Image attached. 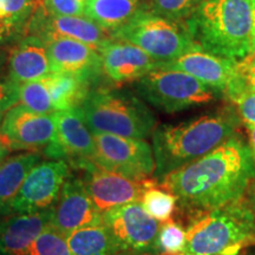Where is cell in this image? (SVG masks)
Listing matches in <instances>:
<instances>
[{
    "instance_id": "21",
    "label": "cell",
    "mask_w": 255,
    "mask_h": 255,
    "mask_svg": "<svg viewBox=\"0 0 255 255\" xmlns=\"http://www.w3.org/2000/svg\"><path fill=\"white\" fill-rule=\"evenodd\" d=\"M39 162L38 152H23L0 162V216L8 214L25 177Z\"/></svg>"
},
{
    "instance_id": "27",
    "label": "cell",
    "mask_w": 255,
    "mask_h": 255,
    "mask_svg": "<svg viewBox=\"0 0 255 255\" xmlns=\"http://www.w3.org/2000/svg\"><path fill=\"white\" fill-rule=\"evenodd\" d=\"M225 95L235 105L242 122L246 126H255V90L247 87L239 71L228 84Z\"/></svg>"
},
{
    "instance_id": "6",
    "label": "cell",
    "mask_w": 255,
    "mask_h": 255,
    "mask_svg": "<svg viewBox=\"0 0 255 255\" xmlns=\"http://www.w3.org/2000/svg\"><path fill=\"white\" fill-rule=\"evenodd\" d=\"M110 37L138 46L159 64L176 59L199 46L186 21L162 17L142 7Z\"/></svg>"
},
{
    "instance_id": "36",
    "label": "cell",
    "mask_w": 255,
    "mask_h": 255,
    "mask_svg": "<svg viewBox=\"0 0 255 255\" xmlns=\"http://www.w3.org/2000/svg\"><path fill=\"white\" fill-rule=\"evenodd\" d=\"M255 52V0H252V28H251V52L250 57Z\"/></svg>"
},
{
    "instance_id": "9",
    "label": "cell",
    "mask_w": 255,
    "mask_h": 255,
    "mask_svg": "<svg viewBox=\"0 0 255 255\" xmlns=\"http://www.w3.org/2000/svg\"><path fill=\"white\" fill-rule=\"evenodd\" d=\"M103 225L124 253L157 255L161 223L152 219L139 202L128 203L103 213Z\"/></svg>"
},
{
    "instance_id": "18",
    "label": "cell",
    "mask_w": 255,
    "mask_h": 255,
    "mask_svg": "<svg viewBox=\"0 0 255 255\" xmlns=\"http://www.w3.org/2000/svg\"><path fill=\"white\" fill-rule=\"evenodd\" d=\"M52 73L77 76L96 82L103 73L100 51L72 39H53L47 43Z\"/></svg>"
},
{
    "instance_id": "5",
    "label": "cell",
    "mask_w": 255,
    "mask_h": 255,
    "mask_svg": "<svg viewBox=\"0 0 255 255\" xmlns=\"http://www.w3.org/2000/svg\"><path fill=\"white\" fill-rule=\"evenodd\" d=\"M78 109L92 133L145 139L156 128L148 105L129 91L92 89Z\"/></svg>"
},
{
    "instance_id": "2",
    "label": "cell",
    "mask_w": 255,
    "mask_h": 255,
    "mask_svg": "<svg viewBox=\"0 0 255 255\" xmlns=\"http://www.w3.org/2000/svg\"><path fill=\"white\" fill-rule=\"evenodd\" d=\"M240 117L234 108L223 107L214 113L180 124H162L152 132L155 180L205 156L237 135Z\"/></svg>"
},
{
    "instance_id": "29",
    "label": "cell",
    "mask_w": 255,
    "mask_h": 255,
    "mask_svg": "<svg viewBox=\"0 0 255 255\" xmlns=\"http://www.w3.org/2000/svg\"><path fill=\"white\" fill-rule=\"evenodd\" d=\"M205 0H145L144 8L174 20L186 21Z\"/></svg>"
},
{
    "instance_id": "32",
    "label": "cell",
    "mask_w": 255,
    "mask_h": 255,
    "mask_svg": "<svg viewBox=\"0 0 255 255\" xmlns=\"http://www.w3.org/2000/svg\"><path fill=\"white\" fill-rule=\"evenodd\" d=\"M18 103V84L11 77L8 53L0 50V120L6 111Z\"/></svg>"
},
{
    "instance_id": "26",
    "label": "cell",
    "mask_w": 255,
    "mask_h": 255,
    "mask_svg": "<svg viewBox=\"0 0 255 255\" xmlns=\"http://www.w3.org/2000/svg\"><path fill=\"white\" fill-rule=\"evenodd\" d=\"M139 203L152 219L161 223L173 219L177 207L176 197L169 191L162 189L158 182L146 188Z\"/></svg>"
},
{
    "instance_id": "28",
    "label": "cell",
    "mask_w": 255,
    "mask_h": 255,
    "mask_svg": "<svg viewBox=\"0 0 255 255\" xmlns=\"http://www.w3.org/2000/svg\"><path fill=\"white\" fill-rule=\"evenodd\" d=\"M18 102L34 113L44 115L55 113L45 78L18 84Z\"/></svg>"
},
{
    "instance_id": "8",
    "label": "cell",
    "mask_w": 255,
    "mask_h": 255,
    "mask_svg": "<svg viewBox=\"0 0 255 255\" xmlns=\"http://www.w3.org/2000/svg\"><path fill=\"white\" fill-rule=\"evenodd\" d=\"M94 163L130 180L146 181L155 174L152 146L145 139L110 133H94Z\"/></svg>"
},
{
    "instance_id": "12",
    "label": "cell",
    "mask_w": 255,
    "mask_h": 255,
    "mask_svg": "<svg viewBox=\"0 0 255 255\" xmlns=\"http://www.w3.org/2000/svg\"><path fill=\"white\" fill-rule=\"evenodd\" d=\"M78 170L84 171L81 177L82 182L102 214L116 207L139 202L146 188L157 182L155 178L146 181L130 180L120 174L105 170L94 162H87Z\"/></svg>"
},
{
    "instance_id": "23",
    "label": "cell",
    "mask_w": 255,
    "mask_h": 255,
    "mask_svg": "<svg viewBox=\"0 0 255 255\" xmlns=\"http://www.w3.org/2000/svg\"><path fill=\"white\" fill-rule=\"evenodd\" d=\"M45 81L55 113L81 107L95 83L87 78L60 73H52Z\"/></svg>"
},
{
    "instance_id": "14",
    "label": "cell",
    "mask_w": 255,
    "mask_h": 255,
    "mask_svg": "<svg viewBox=\"0 0 255 255\" xmlns=\"http://www.w3.org/2000/svg\"><path fill=\"white\" fill-rule=\"evenodd\" d=\"M102 223L103 214L95 206L82 180L70 175L53 206L51 226L66 238L77 229Z\"/></svg>"
},
{
    "instance_id": "24",
    "label": "cell",
    "mask_w": 255,
    "mask_h": 255,
    "mask_svg": "<svg viewBox=\"0 0 255 255\" xmlns=\"http://www.w3.org/2000/svg\"><path fill=\"white\" fill-rule=\"evenodd\" d=\"M72 255H115L124 253L120 250L111 233L105 226H90L72 232L66 237Z\"/></svg>"
},
{
    "instance_id": "34",
    "label": "cell",
    "mask_w": 255,
    "mask_h": 255,
    "mask_svg": "<svg viewBox=\"0 0 255 255\" xmlns=\"http://www.w3.org/2000/svg\"><path fill=\"white\" fill-rule=\"evenodd\" d=\"M238 71L247 87L255 90V58H246L239 62Z\"/></svg>"
},
{
    "instance_id": "20",
    "label": "cell",
    "mask_w": 255,
    "mask_h": 255,
    "mask_svg": "<svg viewBox=\"0 0 255 255\" xmlns=\"http://www.w3.org/2000/svg\"><path fill=\"white\" fill-rule=\"evenodd\" d=\"M8 68L12 79L17 84L49 77L52 70L46 41L28 34L9 52Z\"/></svg>"
},
{
    "instance_id": "16",
    "label": "cell",
    "mask_w": 255,
    "mask_h": 255,
    "mask_svg": "<svg viewBox=\"0 0 255 255\" xmlns=\"http://www.w3.org/2000/svg\"><path fill=\"white\" fill-rule=\"evenodd\" d=\"M238 63L197 46L176 59L161 63L158 68L183 71L219 94H225L228 84L237 75Z\"/></svg>"
},
{
    "instance_id": "7",
    "label": "cell",
    "mask_w": 255,
    "mask_h": 255,
    "mask_svg": "<svg viewBox=\"0 0 255 255\" xmlns=\"http://www.w3.org/2000/svg\"><path fill=\"white\" fill-rule=\"evenodd\" d=\"M135 88L143 100L168 114L208 104L219 94L186 72L163 68L146 73Z\"/></svg>"
},
{
    "instance_id": "33",
    "label": "cell",
    "mask_w": 255,
    "mask_h": 255,
    "mask_svg": "<svg viewBox=\"0 0 255 255\" xmlns=\"http://www.w3.org/2000/svg\"><path fill=\"white\" fill-rule=\"evenodd\" d=\"M46 13L59 17H82L85 15V0H41Z\"/></svg>"
},
{
    "instance_id": "17",
    "label": "cell",
    "mask_w": 255,
    "mask_h": 255,
    "mask_svg": "<svg viewBox=\"0 0 255 255\" xmlns=\"http://www.w3.org/2000/svg\"><path fill=\"white\" fill-rule=\"evenodd\" d=\"M100 53L103 73L114 83L136 82L159 65L157 60L128 41L110 39Z\"/></svg>"
},
{
    "instance_id": "39",
    "label": "cell",
    "mask_w": 255,
    "mask_h": 255,
    "mask_svg": "<svg viewBox=\"0 0 255 255\" xmlns=\"http://www.w3.org/2000/svg\"><path fill=\"white\" fill-rule=\"evenodd\" d=\"M115 255H133V254H129V253H119V254H115Z\"/></svg>"
},
{
    "instance_id": "19",
    "label": "cell",
    "mask_w": 255,
    "mask_h": 255,
    "mask_svg": "<svg viewBox=\"0 0 255 255\" xmlns=\"http://www.w3.org/2000/svg\"><path fill=\"white\" fill-rule=\"evenodd\" d=\"M53 208L0 216V255H28L32 242L51 225Z\"/></svg>"
},
{
    "instance_id": "37",
    "label": "cell",
    "mask_w": 255,
    "mask_h": 255,
    "mask_svg": "<svg viewBox=\"0 0 255 255\" xmlns=\"http://www.w3.org/2000/svg\"><path fill=\"white\" fill-rule=\"evenodd\" d=\"M247 201H248V205H250L252 212L254 213L255 215V178L253 180V182L251 183V186L248 187L247 189Z\"/></svg>"
},
{
    "instance_id": "13",
    "label": "cell",
    "mask_w": 255,
    "mask_h": 255,
    "mask_svg": "<svg viewBox=\"0 0 255 255\" xmlns=\"http://www.w3.org/2000/svg\"><path fill=\"white\" fill-rule=\"evenodd\" d=\"M56 136L45 149V154L53 159L68 161L78 169L87 162H94V133L83 119L78 108L56 111Z\"/></svg>"
},
{
    "instance_id": "10",
    "label": "cell",
    "mask_w": 255,
    "mask_h": 255,
    "mask_svg": "<svg viewBox=\"0 0 255 255\" xmlns=\"http://www.w3.org/2000/svg\"><path fill=\"white\" fill-rule=\"evenodd\" d=\"M71 168L64 159L39 162L26 175L8 214L34 213L51 209L56 205Z\"/></svg>"
},
{
    "instance_id": "4",
    "label": "cell",
    "mask_w": 255,
    "mask_h": 255,
    "mask_svg": "<svg viewBox=\"0 0 255 255\" xmlns=\"http://www.w3.org/2000/svg\"><path fill=\"white\" fill-rule=\"evenodd\" d=\"M255 246V215L246 197L203 213L186 229L181 255H240Z\"/></svg>"
},
{
    "instance_id": "1",
    "label": "cell",
    "mask_w": 255,
    "mask_h": 255,
    "mask_svg": "<svg viewBox=\"0 0 255 255\" xmlns=\"http://www.w3.org/2000/svg\"><path fill=\"white\" fill-rule=\"evenodd\" d=\"M255 178L248 143L238 133L214 150L159 180L176 197L177 207L195 216L245 196Z\"/></svg>"
},
{
    "instance_id": "38",
    "label": "cell",
    "mask_w": 255,
    "mask_h": 255,
    "mask_svg": "<svg viewBox=\"0 0 255 255\" xmlns=\"http://www.w3.org/2000/svg\"><path fill=\"white\" fill-rule=\"evenodd\" d=\"M8 151H9L8 149L6 148L4 144H1V143H0V162H1L2 159H4L6 156H7Z\"/></svg>"
},
{
    "instance_id": "22",
    "label": "cell",
    "mask_w": 255,
    "mask_h": 255,
    "mask_svg": "<svg viewBox=\"0 0 255 255\" xmlns=\"http://www.w3.org/2000/svg\"><path fill=\"white\" fill-rule=\"evenodd\" d=\"M141 8L139 0H85V17L111 34Z\"/></svg>"
},
{
    "instance_id": "3",
    "label": "cell",
    "mask_w": 255,
    "mask_h": 255,
    "mask_svg": "<svg viewBox=\"0 0 255 255\" xmlns=\"http://www.w3.org/2000/svg\"><path fill=\"white\" fill-rule=\"evenodd\" d=\"M186 24L203 50L237 62L250 57L252 0H205Z\"/></svg>"
},
{
    "instance_id": "30",
    "label": "cell",
    "mask_w": 255,
    "mask_h": 255,
    "mask_svg": "<svg viewBox=\"0 0 255 255\" xmlns=\"http://www.w3.org/2000/svg\"><path fill=\"white\" fill-rule=\"evenodd\" d=\"M186 245V231L180 223L162 222L157 235V255H181Z\"/></svg>"
},
{
    "instance_id": "35",
    "label": "cell",
    "mask_w": 255,
    "mask_h": 255,
    "mask_svg": "<svg viewBox=\"0 0 255 255\" xmlns=\"http://www.w3.org/2000/svg\"><path fill=\"white\" fill-rule=\"evenodd\" d=\"M248 133V148L255 165V126H246Z\"/></svg>"
},
{
    "instance_id": "15",
    "label": "cell",
    "mask_w": 255,
    "mask_h": 255,
    "mask_svg": "<svg viewBox=\"0 0 255 255\" xmlns=\"http://www.w3.org/2000/svg\"><path fill=\"white\" fill-rule=\"evenodd\" d=\"M28 33L45 40L72 39L88 44L100 51L107 41L111 39L110 34L98 26L95 21L85 15L82 17H59L46 13L40 5L34 11Z\"/></svg>"
},
{
    "instance_id": "11",
    "label": "cell",
    "mask_w": 255,
    "mask_h": 255,
    "mask_svg": "<svg viewBox=\"0 0 255 255\" xmlns=\"http://www.w3.org/2000/svg\"><path fill=\"white\" fill-rule=\"evenodd\" d=\"M55 136V113L38 114L21 104L6 111L0 123V143L8 150L46 149Z\"/></svg>"
},
{
    "instance_id": "41",
    "label": "cell",
    "mask_w": 255,
    "mask_h": 255,
    "mask_svg": "<svg viewBox=\"0 0 255 255\" xmlns=\"http://www.w3.org/2000/svg\"><path fill=\"white\" fill-rule=\"evenodd\" d=\"M2 120V119H1ZM1 120H0V123H1Z\"/></svg>"
},
{
    "instance_id": "25",
    "label": "cell",
    "mask_w": 255,
    "mask_h": 255,
    "mask_svg": "<svg viewBox=\"0 0 255 255\" xmlns=\"http://www.w3.org/2000/svg\"><path fill=\"white\" fill-rule=\"evenodd\" d=\"M39 0H0V41L27 30Z\"/></svg>"
},
{
    "instance_id": "31",
    "label": "cell",
    "mask_w": 255,
    "mask_h": 255,
    "mask_svg": "<svg viewBox=\"0 0 255 255\" xmlns=\"http://www.w3.org/2000/svg\"><path fill=\"white\" fill-rule=\"evenodd\" d=\"M28 255H72L63 234L49 226L32 242Z\"/></svg>"
},
{
    "instance_id": "40",
    "label": "cell",
    "mask_w": 255,
    "mask_h": 255,
    "mask_svg": "<svg viewBox=\"0 0 255 255\" xmlns=\"http://www.w3.org/2000/svg\"><path fill=\"white\" fill-rule=\"evenodd\" d=\"M248 58H255V52L253 53V56H252V57H248Z\"/></svg>"
}]
</instances>
